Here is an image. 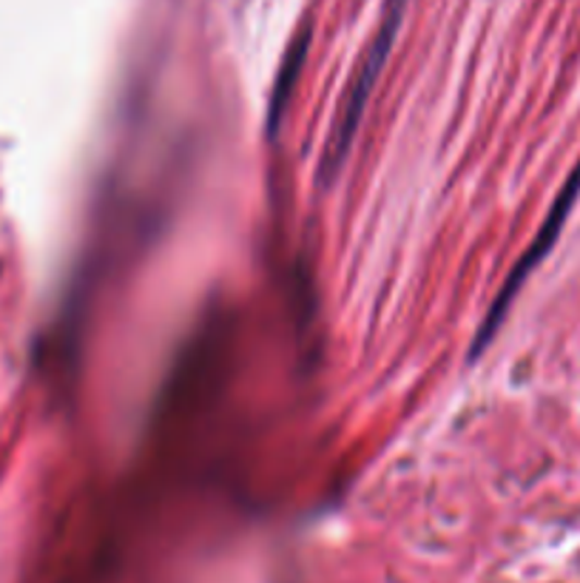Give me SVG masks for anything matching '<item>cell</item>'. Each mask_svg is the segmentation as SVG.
I'll return each mask as SVG.
<instances>
[{
    "instance_id": "1",
    "label": "cell",
    "mask_w": 580,
    "mask_h": 583,
    "mask_svg": "<svg viewBox=\"0 0 580 583\" xmlns=\"http://www.w3.org/2000/svg\"><path fill=\"white\" fill-rule=\"evenodd\" d=\"M407 0H384L382 12V26L375 32L373 44H370L368 54L359 63V72H356V80L350 83V91H347L342 111H338L336 123H333L331 142L324 148L322 157V183H331L336 177V171L342 169L345 157L350 154L353 137H356V128H359V120L365 114V106H368V97L375 86V77L382 74L384 60H387L390 49L396 44L398 26H402V17H405Z\"/></svg>"
},
{
    "instance_id": "2",
    "label": "cell",
    "mask_w": 580,
    "mask_h": 583,
    "mask_svg": "<svg viewBox=\"0 0 580 583\" xmlns=\"http://www.w3.org/2000/svg\"><path fill=\"white\" fill-rule=\"evenodd\" d=\"M578 194H580V169L575 171L572 177H569L566 188L560 191L558 200H555V206H552L550 216H546L544 228H541V234L535 237V243L529 245V251L523 253L521 262L515 265L513 276L504 282V288H501L498 299L493 302V308H490V313H486V319H484V325H481V331H478L472 356H478L486 345H490V339H493L495 331H498V325L504 322V317H507V310H509V305H513L515 294L521 290V285L527 282V276L535 271L538 262H541V259H544L546 253L552 251V245H555V239H558L560 231H564V222H566V216H569V211H572L575 200H578Z\"/></svg>"
}]
</instances>
